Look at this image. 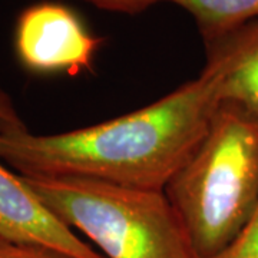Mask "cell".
Returning a JSON list of instances; mask_svg holds the SVG:
<instances>
[{"label":"cell","mask_w":258,"mask_h":258,"mask_svg":"<svg viewBox=\"0 0 258 258\" xmlns=\"http://www.w3.org/2000/svg\"><path fill=\"white\" fill-rule=\"evenodd\" d=\"M210 69L147 106L96 125L36 135L0 123V161L22 176H75L164 191L220 103Z\"/></svg>","instance_id":"cell-1"},{"label":"cell","mask_w":258,"mask_h":258,"mask_svg":"<svg viewBox=\"0 0 258 258\" xmlns=\"http://www.w3.org/2000/svg\"><path fill=\"white\" fill-rule=\"evenodd\" d=\"M198 258L227 248L258 205V118L220 101L191 157L166 184Z\"/></svg>","instance_id":"cell-2"},{"label":"cell","mask_w":258,"mask_h":258,"mask_svg":"<svg viewBox=\"0 0 258 258\" xmlns=\"http://www.w3.org/2000/svg\"><path fill=\"white\" fill-rule=\"evenodd\" d=\"M22 178L59 221L82 232L105 258H198L164 191L75 176Z\"/></svg>","instance_id":"cell-3"},{"label":"cell","mask_w":258,"mask_h":258,"mask_svg":"<svg viewBox=\"0 0 258 258\" xmlns=\"http://www.w3.org/2000/svg\"><path fill=\"white\" fill-rule=\"evenodd\" d=\"M13 43L29 72L78 75L92 72L103 37L92 35L69 6L39 2L18 16Z\"/></svg>","instance_id":"cell-4"},{"label":"cell","mask_w":258,"mask_h":258,"mask_svg":"<svg viewBox=\"0 0 258 258\" xmlns=\"http://www.w3.org/2000/svg\"><path fill=\"white\" fill-rule=\"evenodd\" d=\"M0 237L42 245L75 258H105L42 204L23 178L0 161Z\"/></svg>","instance_id":"cell-5"},{"label":"cell","mask_w":258,"mask_h":258,"mask_svg":"<svg viewBox=\"0 0 258 258\" xmlns=\"http://www.w3.org/2000/svg\"><path fill=\"white\" fill-rule=\"evenodd\" d=\"M205 68L215 75L221 101L237 102L258 118V20L205 45Z\"/></svg>","instance_id":"cell-6"},{"label":"cell","mask_w":258,"mask_h":258,"mask_svg":"<svg viewBox=\"0 0 258 258\" xmlns=\"http://www.w3.org/2000/svg\"><path fill=\"white\" fill-rule=\"evenodd\" d=\"M186 10L208 45L235 29L258 20V0H171Z\"/></svg>","instance_id":"cell-7"},{"label":"cell","mask_w":258,"mask_h":258,"mask_svg":"<svg viewBox=\"0 0 258 258\" xmlns=\"http://www.w3.org/2000/svg\"><path fill=\"white\" fill-rule=\"evenodd\" d=\"M212 258H258V205L230 245Z\"/></svg>","instance_id":"cell-8"},{"label":"cell","mask_w":258,"mask_h":258,"mask_svg":"<svg viewBox=\"0 0 258 258\" xmlns=\"http://www.w3.org/2000/svg\"><path fill=\"white\" fill-rule=\"evenodd\" d=\"M0 258H75L57 249L33 244H22L0 237Z\"/></svg>","instance_id":"cell-9"},{"label":"cell","mask_w":258,"mask_h":258,"mask_svg":"<svg viewBox=\"0 0 258 258\" xmlns=\"http://www.w3.org/2000/svg\"><path fill=\"white\" fill-rule=\"evenodd\" d=\"M83 2L91 3L98 9L108 10V12L138 15L159 2H166V0H83ZM168 2H171V0H168Z\"/></svg>","instance_id":"cell-10"},{"label":"cell","mask_w":258,"mask_h":258,"mask_svg":"<svg viewBox=\"0 0 258 258\" xmlns=\"http://www.w3.org/2000/svg\"><path fill=\"white\" fill-rule=\"evenodd\" d=\"M0 123L12 125V126L25 125L23 120L20 119V116H19L12 98L2 89H0Z\"/></svg>","instance_id":"cell-11"}]
</instances>
